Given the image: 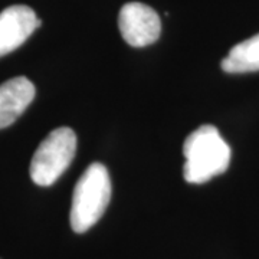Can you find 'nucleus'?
Wrapping results in <instances>:
<instances>
[{"label":"nucleus","mask_w":259,"mask_h":259,"mask_svg":"<svg viewBox=\"0 0 259 259\" xmlns=\"http://www.w3.org/2000/svg\"><path fill=\"white\" fill-rule=\"evenodd\" d=\"M183 176L187 183L202 185L225 173L231 163V147L219 130L206 124L192 131L183 144Z\"/></svg>","instance_id":"f257e3e1"},{"label":"nucleus","mask_w":259,"mask_h":259,"mask_svg":"<svg viewBox=\"0 0 259 259\" xmlns=\"http://www.w3.org/2000/svg\"><path fill=\"white\" fill-rule=\"evenodd\" d=\"M111 200V179L107 167L93 163L75 185L71 206V228L76 233L91 229Z\"/></svg>","instance_id":"f03ea898"},{"label":"nucleus","mask_w":259,"mask_h":259,"mask_svg":"<svg viewBox=\"0 0 259 259\" xmlns=\"http://www.w3.org/2000/svg\"><path fill=\"white\" fill-rule=\"evenodd\" d=\"M76 151V134L69 127H59L51 131L36 148L29 173L32 182L48 187L54 185L69 167Z\"/></svg>","instance_id":"7ed1b4c3"},{"label":"nucleus","mask_w":259,"mask_h":259,"mask_svg":"<svg viewBox=\"0 0 259 259\" xmlns=\"http://www.w3.org/2000/svg\"><path fill=\"white\" fill-rule=\"evenodd\" d=\"M118 28L124 40L134 48L154 44L161 33V20L156 10L139 2L125 3L120 10Z\"/></svg>","instance_id":"20e7f679"},{"label":"nucleus","mask_w":259,"mask_h":259,"mask_svg":"<svg viewBox=\"0 0 259 259\" xmlns=\"http://www.w3.org/2000/svg\"><path fill=\"white\" fill-rule=\"evenodd\" d=\"M36 13L25 5H13L0 13V58L23 45L40 26Z\"/></svg>","instance_id":"39448f33"},{"label":"nucleus","mask_w":259,"mask_h":259,"mask_svg":"<svg viewBox=\"0 0 259 259\" xmlns=\"http://www.w3.org/2000/svg\"><path fill=\"white\" fill-rule=\"evenodd\" d=\"M35 85L26 76H16L0 85V130L12 125L35 98Z\"/></svg>","instance_id":"423d86ee"},{"label":"nucleus","mask_w":259,"mask_h":259,"mask_svg":"<svg viewBox=\"0 0 259 259\" xmlns=\"http://www.w3.org/2000/svg\"><path fill=\"white\" fill-rule=\"evenodd\" d=\"M222 69L228 74L259 71V33L232 48L222 61Z\"/></svg>","instance_id":"0eeeda50"}]
</instances>
